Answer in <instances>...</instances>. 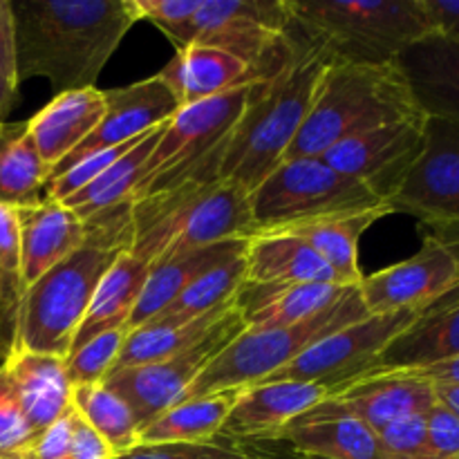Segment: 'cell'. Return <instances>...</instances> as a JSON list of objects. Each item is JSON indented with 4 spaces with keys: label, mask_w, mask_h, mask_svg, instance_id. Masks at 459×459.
<instances>
[{
    "label": "cell",
    "mask_w": 459,
    "mask_h": 459,
    "mask_svg": "<svg viewBox=\"0 0 459 459\" xmlns=\"http://www.w3.org/2000/svg\"><path fill=\"white\" fill-rule=\"evenodd\" d=\"M350 287L332 285V282H300V285L245 282L236 294V307L245 318L247 330L290 327L330 307Z\"/></svg>",
    "instance_id": "26"
},
{
    "label": "cell",
    "mask_w": 459,
    "mask_h": 459,
    "mask_svg": "<svg viewBox=\"0 0 459 459\" xmlns=\"http://www.w3.org/2000/svg\"><path fill=\"white\" fill-rule=\"evenodd\" d=\"M13 211L21 240L22 281L30 287L83 242L85 222L70 206L49 197Z\"/></svg>",
    "instance_id": "22"
},
{
    "label": "cell",
    "mask_w": 459,
    "mask_h": 459,
    "mask_svg": "<svg viewBox=\"0 0 459 459\" xmlns=\"http://www.w3.org/2000/svg\"><path fill=\"white\" fill-rule=\"evenodd\" d=\"M195 43L233 54L272 79L291 58L299 36L287 0H202Z\"/></svg>",
    "instance_id": "10"
},
{
    "label": "cell",
    "mask_w": 459,
    "mask_h": 459,
    "mask_svg": "<svg viewBox=\"0 0 459 459\" xmlns=\"http://www.w3.org/2000/svg\"><path fill=\"white\" fill-rule=\"evenodd\" d=\"M18 408L31 439L72 411V388L65 359L45 352H12L3 359Z\"/></svg>",
    "instance_id": "20"
},
{
    "label": "cell",
    "mask_w": 459,
    "mask_h": 459,
    "mask_svg": "<svg viewBox=\"0 0 459 459\" xmlns=\"http://www.w3.org/2000/svg\"><path fill=\"white\" fill-rule=\"evenodd\" d=\"M435 394H437V402H442L448 411L459 417V385H435Z\"/></svg>",
    "instance_id": "52"
},
{
    "label": "cell",
    "mask_w": 459,
    "mask_h": 459,
    "mask_svg": "<svg viewBox=\"0 0 459 459\" xmlns=\"http://www.w3.org/2000/svg\"><path fill=\"white\" fill-rule=\"evenodd\" d=\"M334 397L361 420L368 429L381 433L385 426L412 415H426L437 402L435 385L415 372H388L366 377L343 385Z\"/></svg>",
    "instance_id": "21"
},
{
    "label": "cell",
    "mask_w": 459,
    "mask_h": 459,
    "mask_svg": "<svg viewBox=\"0 0 459 459\" xmlns=\"http://www.w3.org/2000/svg\"><path fill=\"white\" fill-rule=\"evenodd\" d=\"M103 94H106L103 119L74 152H70L61 164L49 170L48 182L90 152L106 151V148L146 137L148 133L160 128L182 110L179 99L160 74L124 85V88L103 90Z\"/></svg>",
    "instance_id": "16"
},
{
    "label": "cell",
    "mask_w": 459,
    "mask_h": 459,
    "mask_svg": "<svg viewBox=\"0 0 459 459\" xmlns=\"http://www.w3.org/2000/svg\"><path fill=\"white\" fill-rule=\"evenodd\" d=\"M430 36L459 43V0H420Z\"/></svg>",
    "instance_id": "45"
},
{
    "label": "cell",
    "mask_w": 459,
    "mask_h": 459,
    "mask_svg": "<svg viewBox=\"0 0 459 459\" xmlns=\"http://www.w3.org/2000/svg\"><path fill=\"white\" fill-rule=\"evenodd\" d=\"M72 408L108 444L115 457L126 455L142 444V430L133 412L106 384L74 385Z\"/></svg>",
    "instance_id": "35"
},
{
    "label": "cell",
    "mask_w": 459,
    "mask_h": 459,
    "mask_svg": "<svg viewBox=\"0 0 459 459\" xmlns=\"http://www.w3.org/2000/svg\"><path fill=\"white\" fill-rule=\"evenodd\" d=\"M393 213V206L388 204L366 211V213L323 218L316 222L281 229V233H290L303 240L334 272L341 285H359L363 281V273L359 269V240L377 220Z\"/></svg>",
    "instance_id": "30"
},
{
    "label": "cell",
    "mask_w": 459,
    "mask_h": 459,
    "mask_svg": "<svg viewBox=\"0 0 459 459\" xmlns=\"http://www.w3.org/2000/svg\"><path fill=\"white\" fill-rule=\"evenodd\" d=\"M240 390L186 399L161 412L142 430V444H211L220 437L222 426Z\"/></svg>",
    "instance_id": "31"
},
{
    "label": "cell",
    "mask_w": 459,
    "mask_h": 459,
    "mask_svg": "<svg viewBox=\"0 0 459 459\" xmlns=\"http://www.w3.org/2000/svg\"><path fill=\"white\" fill-rule=\"evenodd\" d=\"M151 267L152 264L146 258L133 254V251H126L124 255H119V260L112 264V269L99 285L97 294H94L92 303L88 307V314H85L83 323H81L74 339H72L70 352L79 350L81 345H85L101 332L119 330V327L126 330L128 327V321L133 316L139 296H142Z\"/></svg>",
    "instance_id": "29"
},
{
    "label": "cell",
    "mask_w": 459,
    "mask_h": 459,
    "mask_svg": "<svg viewBox=\"0 0 459 459\" xmlns=\"http://www.w3.org/2000/svg\"><path fill=\"white\" fill-rule=\"evenodd\" d=\"M417 314L420 312L381 314L341 327L334 334L305 350L299 359H294L290 366L278 370L267 381H303V384L321 385L327 394L336 393L361 377L384 352L385 345L415 321Z\"/></svg>",
    "instance_id": "12"
},
{
    "label": "cell",
    "mask_w": 459,
    "mask_h": 459,
    "mask_svg": "<svg viewBox=\"0 0 459 459\" xmlns=\"http://www.w3.org/2000/svg\"><path fill=\"white\" fill-rule=\"evenodd\" d=\"M25 291L16 211L0 206V357L3 359H7L13 350L18 314Z\"/></svg>",
    "instance_id": "37"
},
{
    "label": "cell",
    "mask_w": 459,
    "mask_h": 459,
    "mask_svg": "<svg viewBox=\"0 0 459 459\" xmlns=\"http://www.w3.org/2000/svg\"><path fill=\"white\" fill-rule=\"evenodd\" d=\"M420 117L424 115L399 63L363 65L330 61L316 85L307 119L282 161L321 157L345 139Z\"/></svg>",
    "instance_id": "4"
},
{
    "label": "cell",
    "mask_w": 459,
    "mask_h": 459,
    "mask_svg": "<svg viewBox=\"0 0 459 459\" xmlns=\"http://www.w3.org/2000/svg\"><path fill=\"white\" fill-rule=\"evenodd\" d=\"M133 254L160 260L255 236L249 191L233 182H186L133 202Z\"/></svg>",
    "instance_id": "5"
},
{
    "label": "cell",
    "mask_w": 459,
    "mask_h": 459,
    "mask_svg": "<svg viewBox=\"0 0 459 459\" xmlns=\"http://www.w3.org/2000/svg\"><path fill=\"white\" fill-rule=\"evenodd\" d=\"M388 204L421 224L459 222V124L426 117L424 151Z\"/></svg>",
    "instance_id": "14"
},
{
    "label": "cell",
    "mask_w": 459,
    "mask_h": 459,
    "mask_svg": "<svg viewBox=\"0 0 459 459\" xmlns=\"http://www.w3.org/2000/svg\"><path fill=\"white\" fill-rule=\"evenodd\" d=\"M412 372L424 377V379H429L433 385H459V357Z\"/></svg>",
    "instance_id": "48"
},
{
    "label": "cell",
    "mask_w": 459,
    "mask_h": 459,
    "mask_svg": "<svg viewBox=\"0 0 459 459\" xmlns=\"http://www.w3.org/2000/svg\"><path fill=\"white\" fill-rule=\"evenodd\" d=\"M247 245H249V238H238V240L202 247V249L186 251V254L173 255V258L152 264L126 330H137L152 316H157L161 309L169 307L188 285H193L206 272L245 255Z\"/></svg>",
    "instance_id": "27"
},
{
    "label": "cell",
    "mask_w": 459,
    "mask_h": 459,
    "mask_svg": "<svg viewBox=\"0 0 459 459\" xmlns=\"http://www.w3.org/2000/svg\"><path fill=\"white\" fill-rule=\"evenodd\" d=\"M300 459H323V457H314V455H303V453H300Z\"/></svg>",
    "instance_id": "53"
},
{
    "label": "cell",
    "mask_w": 459,
    "mask_h": 459,
    "mask_svg": "<svg viewBox=\"0 0 459 459\" xmlns=\"http://www.w3.org/2000/svg\"><path fill=\"white\" fill-rule=\"evenodd\" d=\"M18 83L48 79L56 94L94 88L139 21L134 0H12Z\"/></svg>",
    "instance_id": "1"
},
{
    "label": "cell",
    "mask_w": 459,
    "mask_h": 459,
    "mask_svg": "<svg viewBox=\"0 0 459 459\" xmlns=\"http://www.w3.org/2000/svg\"><path fill=\"white\" fill-rule=\"evenodd\" d=\"M108 444L76 415L72 408V453L70 459H112Z\"/></svg>",
    "instance_id": "47"
},
{
    "label": "cell",
    "mask_w": 459,
    "mask_h": 459,
    "mask_svg": "<svg viewBox=\"0 0 459 459\" xmlns=\"http://www.w3.org/2000/svg\"><path fill=\"white\" fill-rule=\"evenodd\" d=\"M433 238H437L457 264V285H459V222H430L424 224Z\"/></svg>",
    "instance_id": "49"
},
{
    "label": "cell",
    "mask_w": 459,
    "mask_h": 459,
    "mask_svg": "<svg viewBox=\"0 0 459 459\" xmlns=\"http://www.w3.org/2000/svg\"><path fill=\"white\" fill-rule=\"evenodd\" d=\"M366 316L370 314L359 294V285H354L336 303L307 321L272 330H245L197 377L182 402L263 384L318 341L334 334L341 327L363 321Z\"/></svg>",
    "instance_id": "7"
},
{
    "label": "cell",
    "mask_w": 459,
    "mask_h": 459,
    "mask_svg": "<svg viewBox=\"0 0 459 459\" xmlns=\"http://www.w3.org/2000/svg\"><path fill=\"white\" fill-rule=\"evenodd\" d=\"M424 139L426 117H420L345 139L323 152L321 160L388 204L420 160Z\"/></svg>",
    "instance_id": "13"
},
{
    "label": "cell",
    "mask_w": 459,
    "mask_h": 459,
    "mask_svg": "<svg viewBox=\"0 0 459 459\" xmlns=\"http://www.w3.org/2000/svg\"><path fill=\"white\" fill-rule=\"evenodd\" d=\"M245 282L255 285H341L330 267L299 238L281 231L255 233L245 251ZM350 287V285H348Z\"/></svg>",
    "instance_id": "28"
},
{
    "label": "cell",
    "mask_w": 459,
    "mask_h": 459,
    "mask_svg": "<svg viewBox=\"0 0 459 459\" xmlns=\"http://www.w3.org/2000/svg\"><path fill=\"white\" fill-rule=\"evenodd\" d=\"M106 115L103 90L85 88L56 94L27 124V134L49 170L92 134Z\"/></svg>",
    "instance_id": "24"
},
{
    "label": "cell",
    "mask_w": 459,
    "mask_h": 459,
    "mask_svg": "<svg viewBox=\"0 0 459 459\" xmlns=\"http://www.w3.org/2000/svg\"><path fill=\"white\" fill-rule=\"evenodd\" d=\"M16 94H18V85L7 81L4 76H0V126L4 124V115L12 110L13 101H16Z\"/></svg>",
    "instance_id": "51"
},
{
    "label": "cell",
    "mask_w": 459,
    "mask_h": 459,
    "mask_svg": "<svg viewBox=\"0 0 459 459\" xmlns=\"http://www.w3.org/2000/svg\"><path fill=\"white\" fill-rule=\"evenodd\" d=\"M133 202L85 220L83 242L27 287L12 352L65 359L99 285L119 255L133 249Z\"/></svg>",
    "instance_id": "2"
},
{
    "label": "cell",
    "mask_w": 459,
    "mask_h": 459,
    "mask_svg": "<svg viewBox=\"0 0 459 459\" xmlns=\"http://www.w3.org/2000/svg\"><path fill=\"white\" fill-rule=\"evenodd\" d=\"M296 31V30H294ZM290 61L267 81L254 85L249 103L224 143L218 179L254 191L282 164L312 108L316 85L332 58L296 31Z\"/></svg>",
    "instance_id": "3"
},
{
    "label": "cell",
    "mask_w": 459,
    "mask_h": 459,
    "mask_svg": "<svg viewBox=\"0 0 459 459\" xmlns=\"http://www.w3.org/2000/svg\"><path fill=\"white\" fill-rule=\"evenodd\" d=\"M457 285V264L446 247L426 233L420 251L397 264L363 276L359 294L370 316L421 312Z\"/></svg>",
    "instance_id": "15"
},
{
    "label": "cell",
    "mask_w": 459,
    "mask_h": 459,
    "mask_svg": "<svg viewBox=\"0 0 459 459\" xmlns=\"http://www.w3.org/2000/svg\"><path fill=\"white\" fill-rule=\"evenodd\" d=\"M72 453V411L31 439L22 451L9 459H70Z\"/></svg>",
    "instance_id": "44"
},
{
    "label": "cell",
    "mask_w": 459,
    "mask_h": 459,
    "mask_svg": "<svg viewBox=\"0 0 459 459\" xmlns=\"http://www.w3.org/2000/svg\"><path fill=\"white\" fill-rule=\"evenodd\" d=\"M202 0H134L139 21H148L175 45L186 49L195 43V13Z\"/></svg>",
    "instance_id": "39"
},
{
    "label": "cell",
    "mask_w": 459,
    "mask_h": 459,
    "mask_svg": "<svg viewBox=\"0 0 459 459\" xmlns=\"http://www.w3.org/2000/svg\"><path fill=\"white\" fill-rule=\"evenodd\" d=\"M128 332L124 327L119 330H108L90 339L79 350L65 357L67 379L72 385H97L108 379L117 366L124 341Z\"/></svg>",
    "instance_id": "38"
},
{
    "label": "cell",
    "mask_w": 459,
    "mask_h": 459,
    "mask_svg": "<svg viewBox=\"0 0 459 459\" xmlns=\"http://www.w3.org/2000/svg\"><path fill=\"white\" fill-rule=\"evenodd\" d=\"M254 85L184 106L166 124L133 202L186 182H215L224 143L245 112Z\"/></svg>",
    "instance_id": "8"
},
{
    "label": "cell",
    "mask_w": 459,
    "mask_h": 459,
    "mask_svg": "<svg viewBox=\"0 0 459 459\" xmlns=\"http://www.w3.org/2000/svg\"><path fill=\"white\" fill-rule=\"evenodd\" d=\"M0 76L18 85L16 21H13L12 0H0Z\"/></svg>",
    "instance_id": "46"
},
{
    "label": "cell",
    "mask_w": 459,
    "mask_h": 459,
    "mask_svg": "<svg viewBox=\"0 0 459 459\" xmlns=\"http://www.w3.org/2000/svg\"><path fill=\"white\" fill-rule=\"evenodd\" d=\"M291 27L332 61L384 65L430 36L420 0H287Z\"/></svg>",
    "instance_id": "6"
},
{
    "label": "cell",
    "mask_w": 459,
    "mask_h": 459,
    "mask_svg": "<svg viewBox=\"0 0 459 459\" xmlns=\"http://www.w3.org/2000/svg\"><path fill=\"white\" fill-rule=\"evenodd\" d=\"M0 459H4V457H0Z\"/></svg>",
    "instance_id": "54"
},
{
    "label": "cell",
    "mask_w": 459,
    "mask_h": 459,
    "mask_svg": "<svg viewBox=\"0 0 459 459\" xmlns=\"http://www.w3.org/2000/svg\"><path fill=\"white\" fill-rule=\"evenodd\" d=\"M242 451L231 439L211 444H139L130 453L112 459H240Z\"/></svg>",
    "instance_id": "41"
},
{
    "label": "cell",
    "mask_w": 459,
    "mask_h": 459,
    "mask_svg": "<svg viewBox=\"0 0 459 459\" xmlns=\"http://www.w3.org/2000/svg\"><path fill=\"white\" fill-rule=\"evenodd\" d=\"M242 285H245V255L206 272L204 276L197 278L193 285H188L169 307L161 309L157 316H152L151 321L143 323V325H186V323L197 321V318L206 316V314L215 312V309L231 303Z\"/></svg>",
    "instance_id": "34"
},
{
    "label": "cell",
    "mask_w": 459,
    "mask_h": 459,
    "mask_svg": "<svg viewBox=\"0 0 459 459\" xmlns=\"http://www.w3.org/2000/svg\"><path fill=\"white\" fill-rule=\"evenodd\" d=\"M245 330V318L233 303L193 348L173 354L164 361L115 370L108 375L103 384L124 399L126 406L133 412L134 421H137L139 430H143L161 412L178 406L184 394L188 393V388L195 384L197 377Z\"/></svg>",
    "instance_id": "11"
},
{
    "label": "cell",
    "mask_w": 459,
    "mask_h": 459,
    "mask_svg": "<svg viewBox=\"0 0 459 459\" xmlns=\"http://www.w3.org/2000/svg\"><path fill=\"white\" fill-rule=\"evenodd\" d=\"M236 299L224 307L215 309V312L206 314V316L197 318V321L186 323V325H173V327H137V330L128 332L121 348L119 359H117L115 370H124V368L143 366V363L164 361V359L173 357V354L184 352V350L193 348L211 327L218 323V318L227 312ZM112 370V372H115Z\"/></svg>",
    "instance_id": "36"
},
{
    "label": "cell",
    "mask_w": 459,
    "mask_h": 459,
    "mask_svg": "<svg viewBox=\"0 0 459 459\" xmlns=\"http://www.w3.org/2000/svg\"><path fill=\"white\" fill-rule=\"evenodd\" d=\"M379 435L384 459H435L426 433V417L412 415L385 426Z\"/></svg>",
    "instance_id": "40"
},
{
    "label": "cell",
    "mask_w": 459,
    "mask_h": 459,
    "mask_svg": "<svg viewBox=\"0 0 459 459\" xmlns=\"http://www.w3.org/2000/svg\"><path fill=\"white\" fill-rule=\"evenodd\" d=\"M459 357V287H451L442 299L421 309L411 325L403 327L357 379L412 372ZM354 379V381H357ZM352 384V381H350Z\"/></svg>",
    "instance_id": "17"
},
{
    "label": "cell",
    "mask_w": 459,
    "mask_h": 459,
    "mask_svg": "<svg viewBox=\"0 0 459 459\" xmlns=\"http://www.w3.org/2000/svg\"><path fill=\"white\" fill-rule=\"evenodd\" d=\"M426 433L435 459H459V417L442 402L426 412Z\"/></svg>",
    "instance_id": "43"
},
{
    "label": "cell",
    "mask_w": 459,
    "mask_h": 459,
    "mask_svg": "<svg viewBox=\"0 0 459 459\" xmlns=\"http://www.w3.org/2000/svg\"><path fill=\"white\" fill-rule=\"evenodd\" d=\"M31 442V433L27 429L22 412L18 408L12 381L0 366V457L9 459Z\"/></svg>",
    "instance_id": "42"
},
{
    "label": "cell",
    "mask_w": 459,
    "mask_h": 459,
    "mask_svg": "<svg viewBox=\"0 0 459 459\" xmlns=\"http://www.w3.org/2000/svg\"><path fill=\"white\" fill-rule=\"evenodd\" d=\"M169 124V121H166ZM166 124H161L160 128H155L152 133H148L137 146L130 148L124 157L115 161L108 170H103L94 182H90L88 186L81 188L79 193L70 195L67 200H63V204L70 206L81 220H90L97 213L112 209V206H119L124 202H133L134 191L142 184L143 173H146V164L151 160V152L155 151L157 142H160L161 133H164Z\"/></svg>",
    "instance_id": "32"
},
{
    "label": "cell",
    "mask_w": 459,
    "mask_h": 459,
    "mask_svg": "<svg viewBox=\"0 0 459 459\" xmlns=\"http://www.w3.org/2000/svg\"><path fill=\"white\" fill-rule=\"evenodd\" d=\"M397 63L421 115L459 124V43L426 36Z\"/></svg>",
    "instance_id": "23"
},
{
    "label": "cell",
    "mask_w": 459,
    "mask_h": 459,
    "mask_svg": "<svg viewBox=\"0 0 459 459\" xmlns=\"http://www.w3.org/2000/svg\"><path fill=\"white\" fill-rule=\"evenodd\" d=\"M233 442V439H231ZM240 446V459H300V453L294 448H287V453L276 451V448H264L263 439H242L236 442Z\"/></svg>",
    "instance_id": "50"
},
{
    "label": "cell",
    "mask_w": 459,
    "mask_h": 459,
    "mask_svg": "<svg viewBox=\"0 0 459 459\" xmlns=\"http://www.w3.org/2000/svg\"><path fill=\"white\" fill-rule=\"evenodd\" d=\"M325 397V388L303 381H263L242 388L224 421L220 437L233 442L278 439L281 430L291 420Z\"/></svg>",
    "instance_id": "19"
},
{
    "label": "cell",
    "mask_w": 459,
    "mask_h": 459,
    "mask_svg": "<svg viewBox=\"0 0 459 459\" xmlns=\"http://www.w3.org/2000/svg\"><path fill=\"white\" fill-rule=\"evenodd\" d=\"M157 74L169 83L182 108L267 81L258 70L233 54L200 43L175 52L169 65Z\"/></svg>",
    "instance_id": "25"
},
{
    "label": "cell",
    "mask_w": 459,
    "mask_h": 459,
    "mask_svg": "<svg viewBox=\"0 0 459 459\" xmlns=\"http://www.w3.org/2000/svg\"><path fill=\"white\" fill-rule=\"evenodd\" d=\"M278 439L303 455L323 459H384L379 435L352 415L339 399L325 397L300 412Z\"/></svg>",
    "instance_id": "18"
},
{
    "label": "cell",
    "mask_w": 459,
    "mask_h": 459,
    "mask_svg": "<svg viewBox=\"0 0 459 459\" xmlns=\"http://www.w3.org/2000/svg\"><path fill=\"white\" fill-rule=\"evenodd\" d=\"M255 233L388 206L366 186L336 173L321 157L282 161L249 193Z\"/></svg>",
    "instance_id": "9"
},
{
    "label": "cell",
    "mask_w": 459,
    "mask_h": 459,
    "mask_svg": "<svg viewBox=\"0 0 459 459\" xmlns=\"http://www.w3.org/2000/svg\"><path fill=\"white\" fill-rule=\"evenodd\" d=\"M49 169L27 134V124L0 126V206L21 209L43 200Z\"/></svg>",
    "instance_id": "33"
}]
</instances>
